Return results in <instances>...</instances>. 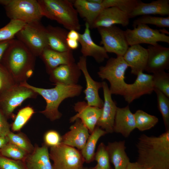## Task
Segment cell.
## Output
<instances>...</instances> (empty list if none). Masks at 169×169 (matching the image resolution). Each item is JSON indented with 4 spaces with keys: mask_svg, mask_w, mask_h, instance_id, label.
Here are the masks:
<instances>
[{
    "mask_svg": "<svg viewBox=\"0 0 169 169\" xmlns=\"http://www.w3.org/2000/svg\"><path fill=\"white\" fill-rule=\"evenodd\" d=\"M136 146L137 162L145 169H169V130L158 136L142 134Z\"/></svg>",
    "mask_w": 169,
    "mask_h": 169,
    "instance_id": "cell-1",
    "label": "cell"
},
{
    "mask_svg": "<svg viewBox=\"0 0 169 169\" xmlns=\"http://www.w3.org/2000/svg\"><path fill=\"white\" fill-rule=\"evenodd\" d=\"M35 56L21 41L12 39L4 54L2 64L15 82L26 81L33 73Z\"/></svg>",
    "mask_w": 169,
    "mask_h": 169,
    "instance_id": "cell-2",
    "label": "cell"
},
{
    "mask_svg": "<svg viewBox=\"0 0 169 169\" xmlns=\"http://www.w3.org/2000/svg\"><path fill=\"white\" fill-rule=\"evenodd\" d=\"M20 85L29 88L45 99L46 105L45 109L40 112L51 121L60 119L62 114L58 110L61 103L65 99L78 96L81 94L83 87L80 85L56 84L51 89L36 87L28 84L26 81L21 82Z\"/></svg>",
    "mask_w": 169,
    "mask_h": 169,
    "instance_id": "cell-3",
    "label": "cell"
},
{
    "mask_svg": "<svg viewBox=\"0 0 169 169\" xmlns=\"http://www.w3.org/2000/svg\"><path fill=\"white\" fill-rule=\"evenodd\" d=\"M38 1L44 16L56 21L68 30H80L81 25L78 13L72 1L68 0Z\"/></svg>",
    "mask_w": 169,
    "mask_h": 169,
    "instance_id": "cell-4",
    "label": "cell"
},
{
    "mask_svg": "<svg viewBox=\"0 0 169 169\" xmlns=\"http://www.w3.org/2000/svg\"><path fill=\"white\" fill-rule=\"evenodd\" d=\"M129 66L122 56L111 57L105 65L99 68L98 75L102 80L109 82L111 94L123 96L127 84L125 81V74Z\"/></svg>",
    "mask_w": 169,
    "mask_h": 169,
    "instance_id": "cell-5",
    "label": "cell"
},
{
    "mask_svg": "<svg viewBox=\"0 0 169 169\" xmlns=\"http://www.w3.org/2000/svg\"><path fill=\"white\" fill-rule=\"evenodd\" d=\"M15 36L35 56L49 47L46 28L40 21L26 23Z\"/></svg>",
    "mask_w": 169,
    "mask_h": 169,
    "instance_id": "cell-6",
    "label": "cell"
},
{
    "mask_svg": "<svg viewBox=\"0 0 169 169\" xmlns=\"http://www.w3.org/2000/svg\"><path fill=\"white\" fill-rule=\"evenodd\" d=\"M5 6L11 20L27 23L40 21L44 17L38 0H8Z\"/></svg>",
    "mask_w": 169,
    "mask_h": 169,
    "instance_id": "cell-7",
    "label": "cell"
},
{
    "mask_svg": "<svg viewBox=\"0 0 169 169\" xmlns=\"http://www.w3.org/2000/svg\"><path fill=\"white\" fill-rule=\"evenodd\" d=\"M50 159L53 169H81L84 160L80 151L61 143L50 148Z\"/></svg>",
    "mask_w": 169,
    "mask_h": 169,
    "instance_id": "cell-8",
    "label": "cell"
},
{
    "mask_svg": "<svg viewBox=\"0 0 169 169\" xmlns=\"http://www.w3.org/2000/svg\"><path fill=\"white\" fill-rule=\"evenodd\" d=\"M124 31L129 46L141 44L155 45L160 42L169 44V36L166 34L168 32L166 30L154 29L146 24H140L133 29Z\"/></svg>",
    "mask_w": 169,
    "mask_h": 169,
    "instance_id": "cell-9",
    "label": "cell"
},
{
    "mask_svg": "<svg viewBox=\"0 0 169 169\" xmlns=\"http://www.w3.org/2000/svg\"><path fill=\"white\" fill-rule=\"evenodd\" d=\"M97 29L101 37L100 44L106 52L123 57L129 48L125 31L115 25Z\"/></svg>",
    "mask_w": 169,
    "mask_h": 169,
    "instance_id": "cell-10",
    "label": "cell"
},
{
    "mask_svg": "<svg viewBox=\"0 0 169 169\" xmlns=\"http://www.w3.org/2000/svg\"><path fill=\"white\" fill-rule=\"evenodd\" d=\"M36 94L32 90L16 84L0 95V109L7 118L11 117L16 108Z\"/></svg>",
    "mask_w": 169,
    "mask_h": 169,
    "instance_id": "cell-11",
    "label": "cell"
},
{
    "mask_svg": "<svg viewBox=\"0 0 169 169\" xmlns=\"http://www.w3.org/2000/svg\"><path fill=\"white\" fill-rule=\"evenodd\" d=\"M86 61V57L82 55L77 63L86 81V88L84 91L85 99L89 105L101 108L104 101L99 96V90L102 88V83L95 81L91 77L87 69Z\"/></svg>",
    "mask_w": 169,
    "mask_h": 169,
    "instance_id": "cell-12",
    "label": "cell"
},
{
    "mask_svg": "<svg viewBox=\"0 0 169 169\" xmlns=\"http://www.w3.org/2000/svg\"><path fill=\"white\" fill-rule=\"evenodd\" d=\"M104 101L102 108V113L96 126L99 127L107 133L114 132L113 127L115 116L117 107L113 100L109 87L105 81H103Z\"/></svg>",
    "mask_w": 169,
    "mask_h": 169,
    "instance_id": "cell-13",
    "label": "cell"
},
{
    "mask_svg": "<svg viewBox=\"0 0 169 169\" xmlns=\"http://www.w3.org/2000/svg\"><path fill=\"white\" fill-rule=\"evenodd\" d=\"M147 49L148 58L145 71L154 74L169 69V48L157 44L148 45Z\"/></svg>",
    "mask_w": 169,
    "mask_h": 169,
    "instance_id": "cell-14",
    "label": "cell"
},
{
    "mask_svg": "<svg viewBox=\"0 0 169 169\" xmlns=\"http://www.w3.org/2000/svg\"><path fill=\"white\" fill-rule=\"evenodd\" d=\"M135 81L132 84H127L123 95L125 101L130 104L141 96L150 94L154 87L152 75L139 72Z\"/></svg>",
    "mask_w": 169,
    "mask_h": 169,
    "instance_id": "cell-15",
    "label": "cell"
},
{
    "mask_svg": "<svg viewBox=\"0 0 169 169\" xmlns=\"http://www.w3.org/2000/svg\"><path fill=\"white\" fill-rule=\"evenodd\" d=\"M73 107L77 113L70 117V122H74L76 119H79L91 134L96 127L100 116L102 108L90 106L84 101L77 102L74 104Z\"/></svg>",
    "mask_w": 169,
    "mask_h": 169,
    "instance_id": "cell-16",
    "label": "cell"
},
{
    "mask_svg": "<svg viewBox=\"0 0 169 169\" xmlns=\"http://www.w3.org/2000/svg\"><path fill=\"white\" fill-rule=\"evenodd\" d=\"M128 14L115 7L103 9L90 29L108 27L118 24L126 27L129 23Z\"/></svg>",
    "mask_w": 169,
    "mask_h": 169,
    "instance_id": "cell-17",
    "label": "cell"
},
{
    "mask_svg": "<svg viewBox=\"0 0 169 169\" xmlns=\"http://www.w3.org/2000/svg\"><path fill=\"white\" fill-rule=\"evenodd\" d=\"M90 29L89 25L85 23L84 33H79L78 41L81 45V52L84 57H91L97 62L102 63L109 58V55L103 46L97 44L93 40Z\"/></svg>",
    "mask_w": 169,
    "mask_h": 169,
    "instance_id": "cell-18",
    "label": "cell"
},
{
    "mask_svg": "<svg viewBox=\"0 0 169 169\" xmlns=\"http://www.w3.org/2000/svg\"><path fill=\"white\" fill-rule=\"evenodd\" d=\"M50 79L54 84L71 85L78 84L81 71L77 64L60 65L49 74Z\"/></svg>",
    "mask_w": 169,
    "mask_h": 169,
    "instance_id": "cell-19",
    "label": "cell"
},
{
    "mask_svg": "<svg viewBox=\"0 0 169 169\" xmlns=\"http://www.w3.org/2000/svg\"><path fill=\"white\" fill-rule=\"evenodd\" d=\"M69 131L61 136V143L81 151L90 136L89 131L80 120L76 119Z\"/></svg>",
    "mask_w": 169,
    "mask_h": 169,
    "instance_id": "cell-20",
    "label": "cell"
},
{
    "mask_svg": "<svg viewBox=\"0 0 169 169\" xmlns=\"http://www.w3.org/2000/svg\"><path fill=\"white\" fill-rule=\"evenodd\" d=\"M131 69V73L137 75L145 71L147 58L148 51L140 44L130 46L123 56Z\"/></svg>",
    "mask_w": 169,
    "mask_h": 169,
    "instance_id": "cell-21",
    "label": "cell"
},
{
    "mask_svg": "<svg viewBox=\"0 0 169 169\" xmlns=\"http://www.w3.org/2000/svg\"><path fill=\"white\" fill-rule=\"evenodd\" d=\"M40 56L44 62L47 71L49 74L60 65L75 62L72 50L60 52L48 47L43 51Z\"/></svg>",
    "mask_w": 169,
    "mask_h": 169,
    "instance_id": "cell-22",
    "label": "cell"
},
{
    "mask_svg": "<svg viewBox=\"0 0 169 169\" xmlns=\"http://www.w3.org/2000/svg\"><path fill=\"white\" fill-rule=\"evenodd\" d=\"M136 128L134 114L128 105L123 107H117L114 124V132L120 133L128 137Z\"/></svg>",
    "mask_w": 169,
    "mask_h": 169,
    "instance_id": "cell-23",
    "label": "cell"
},
{
    "mask_svg": "<svg viewBox=\"0 0 169 169\" xmlns=\"http://www.w3.org/2000/svg\"><path fill=\"white\" fill-rule=\"evenodd\" d=\"M49 157L48 147L35 145L33 151L23 161L26 169H53Z\"/></svg>",
    "mask_w": 169,
    "mask_h": 169,
    "instance_id": "cell-24",
    "label": "cell"
},
{
    "mask_svg": "<svg viewBox=\"0 0 169 169\" xmlns=\"http://www.w3.org/2000/svg\"><path fill=\"white\" fill-rule=\"evenodd\" d=\"M158 14L162 16L169 15V0H157L150 3L139 0L133 10L128 14L129 18L140 15Z\"/></svg>",
    "mask_w": 169,
    "mask_h": 169,
    "instance_id": "cell-25",
    "label": "cell"
},
{
    "mask_svg": "<svg viewBox=\"0 0 169 169\" xmlns=\"http://www.w3.org/2000/svg\"><path fill=\"white\" fill-rule=\"evenodd\" d=\"M80 17L84 19L90 28L101 11L105 8L102 4L95 3L88 0H75L72 2Z\"/></svg>",
    "mask_w": 169,
    "mask_h": 169,
    "instance_id": "cell-26",
    "label": "cell"
},
{
    "mask_svg": "<svg viewBox=\"0 0 169 169\" xmlns=\"http://www.w3.org/2000/svg\"><path fill=\"white\" fill-rule=\"evenodd\" d=\"M46 28L48 45L49 48L60 52L71 50L66 43L68 32L66 29L50 25Z\"/></svg>",
    "mask_w": 169,
    "mask_h": 169,
    "instance_id": "cell-27",
    "label": "cell"
},
{
    "mask_svg": "<svg viewBox=\"0 0 169 169\" xmlns=\"http://www.w3.org/2000/svg\"><path fill=\"white\" fill-rule=\"evenodd\" d=\"M110 161L115 169H125L130 162L125 151V141L110 142L106 146Z\"/></svg>",
    "mask_w": 169,
    "mask_h": 169,
    "instance_id": "cell-28",
    "label": "cell"
},
{
    "mask_svg": "<svg viewBox=\"0 0 169 169\" xmlns=\"http://www.w3.org/2000/svg\"><path fill=\"white\" fill-rule=\"evenodd\" d=\"M107 133L98 126H96L90 135L83 148L80 151L84 162L89 163L94 160L95 151L97 143L102 136Z\"/></svg>",
    "mask_w": 169,
    "mask_h": 169,
    "instance_id": "cell-29",
    "label": "cell"
},
{
    "mask_svg": "<svg viewBox=\"0 0 169 169\" xmlns=\"http://www.w3.org/2000/svg\"><path fill=\"white\" fill-rule=\"evenodd\" d=\"M134 115L136 128L140 131L151 129L158 122V119L157 117L149 114L142 110H137Z\"/></svg>",
    "mask_w": 169,
    "mask_h": 169,
    "instance_id": "cell-30",
    "label": "cell"
},
{
    "mask_svg": "<svg viewBox=\"0 0 169 169\" xmlns=\"http://www.w3.org/2000/svg\"><path fill=\"white\" fill-rule=\"evenodd\" d=\"M8 143L12 144L23 150L28 154L33 151L34 146L27 137L22 133H15L11 131L6 136Z\"/></svg>",
    "mask_w": 169,
    "mask_h": 169,
    "instance_id": "cell-31",
    "label": "cell"
},
{
    "mask_svg": "<svg viewBox=\"0 0 169 169\" xmlns=\"http://www.w3.org/2000/svg\"><path fill=\"white\" fill-rule=\"evenodd\" d=\"M26 24L19 20H11L6 25L0 29V41L14 38L16 34Z\"/></svg>",
    "mask_w": 169,
    "mask_h": 169,
    "instance_id": "cell-32",
    "label": "cell"
},
{
    "mask_svg": "<svg viewBox=\"0 0 169 169\" xmlns=\"http://www.w3.org/2000/svg\"><path fill=\"white\" fill-rule=\"evenodd\" d=\"M156 94L157 107L163 119L166 131L169 130V98L160 91L154 88Z\"/></svg>",
    "mask_w": 169,
    "mask_h": 169,
    "instance_id": "cell-33",
    "label": "cell"
},
{
    "mask_svg": "<svg viewBox=\"0 0 169 169\" xmlns=\"http://www.w3.org/2000/svg\"><path fill=\"white\" fill-rule=\"evenodd\" d=\"M140 24H150L160 28L169 27V17H156L151 15H143L135 20L132 23L133 28Z\"/></svg>",
    "mask_w": 169,
    "mask_h": 169,
    "instance_id": "cell-34",
    "label": "cell"
},
{
    "mask_svg": "<svg viewBox=\"0 0 169 169\" xmlns=\"http://www.w3.org/2000/svg\"><path fill=\"white\" fill-rule=\"evenodd\" d=\"M0 154L8 158L23 161L28 154L18 147L7 143L0 148Z\"/></svg>",
    "mask_w": 169,
    "mask_h": 169,
    "instance_id": "cell-35",
    "label": "cell"
},
{
    "mask_svg": "<svg viewBox=\"0 0 169 169\" xmlns=\"http://www.w3.org/2000/svg\"><path fill=\"white\" fill-rule=\"evenodd\" d=\"M34 113L33 109L29 106H26L18 112L11 125L13 131H18L26 124Z\"/></svg>",
    "mask_w": 169,
    "mask_h": 169,
    "instance_id": "cell-36",
    "label": "cell"
},
{
    "mask_svg": "<svg viewBox=\"0 0 169 169\" xmlns=\"http://www.w3.org/2000/svg\"><path fill=\"white\" fill-rule=\"evenodd\" d=\"M138 0H103L102 4L105 8L115 7L128 15L137 5Z\"/></svg>",
    "mask_w": 169,
    "mask_h": 169,
    "instance_id": "cell-37",
    "label": "cell"
},
{
    "mask_svg": "<svg viewBox=\"0 0 169 169\" xmlns=\"http://www.w3.org/2000/svg\"><path fill=\"white\" fill-rule=\"evenodd\" d=\"M152 76L154 88L169 98V74L163 71L153 74Z\"/></svg>",
    "mask_w": 169,
    "mask_h": 169,
    "instance_id": "cell-38",
    "label": "cell"
},
{
    "mask_svg": "<svg viewBox=\"0 0 169 169\" xmlns=\"http://www.w3.org/2000/svg\"><path fill=\"white\" fill-rule=\"evenodd\" d=\"M97 165L104 169H111L110 159L106 146L103 143L99 145L94 157Z\"/></svg>",
    "mask_w": 169,
    "mask_h": 169,
    "instance_id": "cell-39",
    "label": "cell"
},
{
    "mask_svg": "<svg viewBox=\"0 0 169 169\" xmlns=\"http://www.w3.org/2000/svg\"><path fill=\"white\" fill-rule=\"evenodd\" d=\"M16 84L6 68L0 63V95Z\"/></svg>",
    "mask_w": 169,
    "mask_h": 169,
    "instance_id": "cell-40",
    "label": "cell"
},
{
    "mask_svg": "<svg viewBox=\"0 0 169 169\" xmlns=\"http://www.w3.org/2000/svg\"><path fill=\"white\" fill-rule=\"evenodd\" d=\"M44 144L48 147L55 146L61 143V136L59 133L55 130H48L44 134Z\"/></svg>",
    "mask_w": 169,
    "mask_h": 169,
    "instance_id": "cell-41",
    "label": "cell"
},
{
    "mask_svg": "<svg viewBox=\"0 0 169 169\" xmlns=\"http://www.w3.org/2000/svg\"><path fill=\"white\" fill-rule=\"evenodd\" d=\"M0 169H26L23 162L3 156L0 154Z\"/></svg>",
    "mask_w": 169,
    "mask_h": 169,
    "instance_id": "cell-42",
    "label": "cell"
},
{
    "mask_svg": "<svg viewBox=\"0 0 169 169\" xmlns=\"http://www.w3.org/2000/svg\"><path fill=\"white\" fill-rule=\"evenodd\" d=\"M0 109V137H6L10 132L11 125Z\"/></svg>",
    "mask_w": 169,
    "mask_h": 169,
    "instance_id": "cell-43",
    "label": "cell"
},
{
    "mask_svg": "<svg viewBox=\"0 0 169 169\" xmlns=\"http://www.w3.org/2000/svg\"><path fill=\"white\" fill-rule=\"evenodd\" d=\"M12 39L0 41V63Z\"/></svg>",
    "mask_w": 169,
    "mask_h": 169,
    "instance_id": "cell-44",
    "label": "cell"
},
{
    "mask_svg": "<svg viewBox=\"0 0 169 169\" xmlns=\"http://www.w3.org/2000/svg\"><path fill=\"white\" fill-rule=\"evenodd\" d=\"M66 43L69 49L72 50L76 49L79 46V42L77 40L69 39L67 38Z\"/></svg>",
    "mask_w": 169,
    "mask_h": 169,
    "instance_id": "cell-45",
    "label": "cell"
},
{
    "mask_svg": "<svg viewBox=\"0 0 169 169\" xmlns=\"http://www.w3.org/2000/svg\"><path fill=\"white\" fill-rule=\"evenodd\" d=\"M79 37V33L77 31L71 30L68 32L67 38H68L78 41Z\"/></svg>",
    "mask_w": 169,
    "mask_h": 169,
    "instance_id": "cell-46",
    "label": "cell"
},
{
    "mask_svg": "<svg viewBox=\"0 0 169 169\" xmlns=\"http://www.w3.org/2000/svg\"><path fill=\"white\" fill-rule=\"evenodd\" d=\"M125 169H145L137 162H130Z\"/></svg>",
    "mask_w": 169,
    "mask_h": 169,
    "instance_id": "cell-47",
    "label": "cell"
},
{
    "mask_svg": "<svg viewBox=\"0 0 169 169\" xmlns=\"http://www.w3.org/2000/svg\"><path fill=\"white\" fill-rule=\"evenodd\" d=\"M8 143L6 137H0V148Z\"/></svg>",
    "mask_w": 169,
    "mask_h": 169,
    "instance_id": "cell-48",
    "label": "cell"
},
{
    "mask_svg": "<svg viewBox=\"0 0 169 169\" xmlns=\"http://www.w3.org/2000/svg\"><path fill=\"white\" fill-rule=\"evenodd\" d=\"M90 2L95 3L101 4L103 0H88Z\"/></svg>",
    "mask_w": 169,
    "mask_h": 169,
    "instance_id": "cell-49",
    "label": "cell"
},
{
    "mask_svg": "<svg viewBox=\"0 0 169 169\" xmlns=\"http://www.w3.org/2000/svg\"><path fill=\"white\" fill-rule=\"evenodd\" d=\"M91 169H104L98 166L97 165L94 168H91Z\"/></svg>",
    "mask_w": 169,
    "mask_h": 169,
    "instance_id": "cell-50",
    "label": "cell"
},
{
    "mask_svg": "<svg viewBox=\"0 0 169 169\" xmlns=\"http://www.w3.org/2000/svg\"><path fill=\"white\" fill-rule=\"evenodd\" d=\"M81 169H91V168H85L83 167Z\"/></svg>",
    "mask_w": 169,
    "mask_h": 169,
    "instance_id": "cell-51",
    "label": "cell"
}]
</instances>
